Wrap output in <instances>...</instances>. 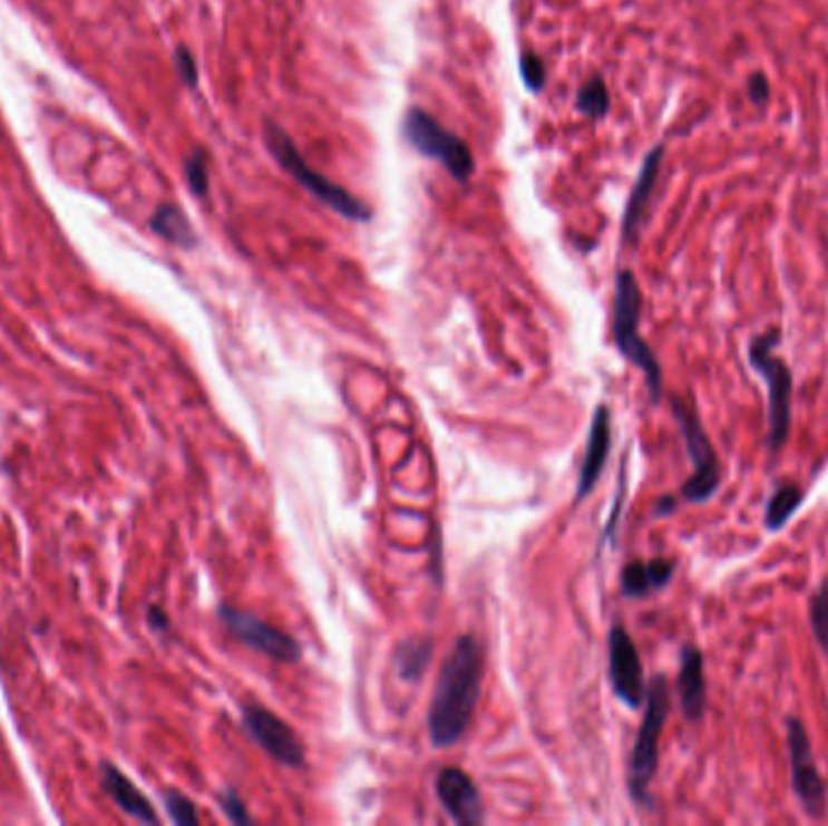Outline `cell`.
<instances>
[{
  "label": "cell",
  "instance_id": "obj_1",
  "mask_svg": "<svg viewBox=\"0 0 828 826\" xmlns=\"http://www.w3.org/2000/svg\"><path fill=\"white\" fill-rule=\"evenodd\" d=\"M483 648L475 635H460L441 664L427 716L429 741L437 749L458 745L470 730L483 693Z\"/></svg>",
  "mask_w": 828,
  "mask_h": 826
},
{
  "label": "cell",
  "instance_id": "obj_2",
  "mask_svg": "<svg viewBox=\"0 0 828 826\" xmlns=\"http://www.w3.org/2000/svg\"><path fill=\"white\" fill-rule=\"evenodd\" d=\"M780 330L768 328L749 344L751 369L763 378L768 388V451L776 456L790 437L792 427V371L776 354Z\"/></svg>",
  "mask_w": 828,
  "mask_h": 826
},
{
  "label": "cell",
  "instance_id": "obj_3",
  "mask_svg": "<svg viewBox=\"0 0 828 826\" xmlns=\"http://www.w3.org/2000/svg\"><path fill=\"white\" fill-rule=\"evenodd\" d=\"M640 313H642V293L637 279L630 270H623L615 279V299H613V338L621 354L635 363V367L647 378L652 402L662 400L664 373L652 347L642 340L640 334Z\"/></svg>",
  "mask_w": 828,
  "mask_h": 826
},
{
  "label": "cell",
  "instance_id": "obj_4",
  "mask_svg": "<svg viewBox=\"0 0 828 826\" xmlns=\"http://www.w3.org/2000/svg\"><path fill=\"white\" fill-rule=\"evenodd\" d=\"M671 712V689L666 677H654L647 683V698H644V716L635 737L633 754H630L627 788L640 807H652L650 786L659 768V739H662L664 725Z\"/></svg>",
  "mask_w": 828,
  "mask_h": 826
},
{
  "label": "cell",
  "instance_id": "obj_5",
  "mask_svg": "<svg viewBox=\"0 0 828 826\" xmlns=\"http://www.w3.org/2000/svg\"><path fill=\"white\" fill-rule=\"evenodd\" d=\"M671 408H673V417H676V422H679L688 458H691V464H693L691 478H688L681 487V497L685 502H695V504L710 502L714 495H718V489L722 485V466H720L718 451H714V446L703 427V419H700L698 408L693 402H688L683 398H673Z\"/></svg>",
  "mask_w": 828,
  "mask_h": 826
},
{
  "label": "cell",
  "instance_id": "obj_6",
  "mask_svg": "<svg viewBox=\"0 0 828 826\" xmlns=\"http://www.w3.org/2000/svg\"><path fill=\"white\" fill-rule=\"evenodd\" d=\"M266 144H270L279 165H282L286 173H291L293 179H296L299 185H303L308 192H311L315 200H320L322 204H328L330 208H334L337 214H342L344 218H352V221H369L371 218V208L363 204L361 200H357L354 194H349L344 187L334 185V182H330L328 177H322L318 171H313V167L303 161L299 148L293 146L291 138L282 129H279V126L266 124Z\"/></svg>",
  "mask_w": 828,
  "mask_h": 826
},
{
  "label": "cell",
  "instance_id": "obj_7",
  "mask_svg": "<svg viewBox=\"0 0 828 826\" xmlns=\"http://www.w3.org/2000/svg\"><path fill=\"white\" fill-rule=\"evenodd\" d=\"M405 138L412 148H417L422 156L439 161L448 173L456 179H468L475 171V161L470 148L460 142L456 134L427 115L425 109H410L405 117Z\"/></svg>",
  "mask_w": 828,
  "mask_h": 826
},
{
  "label": "cell",
  "instance_id": "obj_8",
  "mask_svg": "<svg viewBox=\"0 0 828 826\" xmlns=\"http://www.w3.org/2000/svg\"><path fill=\"white\" fill-rule=\"evenodd\" d=\"M785 739H788V754L792 766V790L797 803L802 805L805 815L811 819H824L828 809L826 780L819 771L817 756L811 749L807 727L799 718H785Z\"/></svg>",
  "mask_w": 828,
  "mask_h": 826
},
{
  "label": "cell",
  "instance_id": "obj_9",
  "mask_svg": "<svg viewBox=\"0 0 828 826\" xmlns=\"http://www.w3.org/2000/svg\"><path fill=\"white\" fill-rule=\"evenodd\" d=\"M218 619L226 625L228 633L241 640L245 648L255 650L264 657H272L276 662H299L301 660V645L284 630L270 625L266 621L257 619L247 611H241L235 606L223 604L218 609Z\"/></svg>",
  "mask_w": 828,
  "mask_h": 826
},
{
  "label": "cell",
  "instance_id": "obj_10",
  "mask_svg": "<svg viewBox=\"0 0 828 826\" xmlns=\"http://www.w3.org/2000/svg\"><path fill=\"white\" fill-rule=\"evenodd\" d=\"M608 679L613 693L621 698L627 708H642L647 698V681L633 635L615 623L608 633Z\"/></svg>",
  "mask_w": 828,
  "mask_h": 826
},
{
  "label": "cell",
  "instance_id": "obj_11",
  "mask_svg": "<svg viewBox=\"0 0 828 826\" xmlns=\"http://www.w3.org/2000/svg\"><path fill=\"white\" fill-rule=\"evenodd\" d=\"M243 725L247 735L255 739L272 759L289 768H303L305 749L301 745V739L282 718L274 716L272 710H266L264 706L257 703H250L243 708Z\"/></svg>",
  "mask_w": 828,
  "mask_h": 826
},
{
  "label": "cell",
  "instance_id": "obj_12",
  "mask_svg": "<svg viewBox=\"0 0 828 826\" xmlns=\"http://www.w3.org/2000/svg\"><path fill=\"white\" fill-rule=\"evenodd\" d=\"M437 797L444 805L446 815L456 824L475 826L485 822L480 790H477L475 780L466 771H460V768L456 766L441 768L437 776Z\"/></svg>",
  "mask_w": 828,
  "mask_h": 826
},
{
  "label": "cell",
  "instance_id": "obj_13",
  "mask_svg": "<svg viewBox=\"0 0 828 826\" xmlns=\"http://www.w3.org/2000/svg\"><path fill=\"white\" fill-rule=\"evenodd\" d=\"M676 691H679V703H681V710H683V718L688 722L703 720L705 710H708V683H705L703 652H700L695 645H683L681 648Z\"/></svg>",
  "mask_w": 828,
  "mask_h": 826
},
{
  "label": "cell",
  "instance_id": "obj_14",
  "mask_svg": "<svg viewBox=\"0 0 828 826\" xmlns=\"http://www.w3.org/2000/svg\"><path fill=\"white\" fill-rule=\"evenodd\" d=\"M611 454V410L606 405H598L592 427H588V441H586V454L582 460L579 470V483H577V502L588 497V493L596 487L606 460Z\"/></svg>",
  "mask_w": 828,
  "mask_h": 826
},
{
  "label": "cell",
  "instance_id": "obj_15",
  "mask_svg": "<svg viewBox=\"0 0 828 826\" xmlns=\"http://www.w3.org/2000/svg\"><path fill=\"white\" fill-rule=\"evenodd\" d=\"M662 153H664L662 146H656L642 163V171L637 175L633 194H630V202L625 206V218H623V241L625 243L637 241L640 229L644 223V214H647V206L652 202V194H654V187H656L659 167H662Z\"/></svg>",
  "mask_w": 828,
  "mask_h": 826
},
{
  "label": "cell",
  "instance_id": "obj_16",
  "mask_svg": "<svg viewBox=\"0 0 828 826\" xmlns=\"http://www.w3.org/2000/svg\"><path fill=\"white\" fill-rule=\"evenodd\" d=\"M673 572H676V560L671 557H652L647 563L633 560L623 567L621 590L627 599H642L652 592H662L671 584Z\"/></svg>",
  "mask_w": 828,
  "mask_h": 826
},
{
  "label": "cell",
  "instance_id": "obj_17",
  "mask_svg": "<svg viewBox=\"0 0 828 826\" xmlns=\"http://www.w3.org/2000/svg\"><path fill=\"white\" fill-rule=\"evenodd\" d=\"M100 778H103L105 793L117 803V807L124 812V815H129L144 824H158V815H156V809H153L148 797L138 790L115 764H103Z\"/></svg>",
  "mask_w": 828,
  "mask_h": 826
},
{
  "label": "cell",
  "instance_id": "obj_18",
  "mask_svg": "<svg viewBox=\"0 0 828 826\" xmlns=\"http://www.w3.org/2000/svg\"><path fill=\"white\" fill-rule=\"evenodd\" d=\"M150 229L156 231L163 237V241H167L171 245L185 247V250L196 245V235H194L189 218L175 204H160L156 212H153Z\"/></svg>",
  "mask_w": 828,
  "mask_h": 826
},
{
  "label": "cell",
  "instance_id": "obj_19",
  "mask_svg": "<svg viewBox=\"0 0 828 826\" xmlns=\"http://www.w3.org/2000/svg\"><path fill=\"white\" fill-rule=\"evenodd\" d=\"M431 652H434V640L431 638H410L400 642L396 648V671L402 681H419L425 677V671L431 662Z\"/></svg>",
  "mask_w": 828,
  "mask_h": 826
},
{
  "label": "cell",
  "instance_id": "obj_20",
  "mask_svg": "<svg viewBox=\"0 0 828 826\" xmlns=\"http://www.w3.org/2000/svg\"><path fill=\"white\" fill-rule=\"evenodd\" d=\"M805 502V489L799 487L797 483H780L773 495L768 497V504H766V528L768 531H782L785 526L790 524L792 516L797 514V509L802 507Z\"/></svg>",
  "mask_w": 828,
  "mask_h": 826
},
{
  "label": "cell",
  "instance_id": "obj_21",
  "mask_svg": "<svg viewBox=\"0 0 828 826\" xmlns=\"http://www.w3.org/2000/svg\"><path fill=\"white\" fill-rule=\"evenodd\" d=\"M809 625L814 640L821 648L824 657L828 660V577L819 584V590L809 599Z\"/></svg>",
  "mask_w": 828,
  "mask_h": 826
},
{
  "label": "cell",
  "instance_id": "obj_22",
  "mask_svg": "<svg viewBox=\"0 0 828 826\" xmlns=\"http://www.w3.org/2000/svg\"><path fill=\"white\" fill-rule=\"evenodd\" d=\"M577 107L584 111L586 117L601 119L608 111V88L598 76L584 82V88L577 95Z\"/></svg>",
  "mask_w": 828,
  "mask_h": 826
},
{
  "label": "cell",
  "instance_id": "obj_23",
  "mask_svg": "<svg viewBox=\"0 0 828 826\" xmlns=\"http://www.w3.org/2000/svg\"><path fill=\"white\" fill-rule=\"evenodd\" d=\"M163 803H165V809H167V817H171L175 824H179V826H196V824H199V815H196V807L187 795H182L177 790H165Z\"/></svg>",
  "mask_w": 828,
  "mask_h": 826
},
{
  "label": "cell",
  "instance_id": "obj_24",
  "mask_svg": "<svg viewBox=\"0 0 828 826\" xmlns=\"http://www.w3.org/2000/svg\"><path fill=\"white\" fill-rule=\"evenodd\" d=\"M185 177L189 190L196 197H206L208 194V163L202 150H194L185 161Z\"/></svg>",
  "mask_w": 828,
  "mask_h": 826
},
{
  "label": "cell",
  "instance_id": "obj_25",
  "mask_svg": "<svg viewBox=\"0 0 828 826\" xmlns=\"http://www.w3.org/2000/svg\"><path fill=\"white\" fill-rule=\"evenodd\" d=\"M221 809L226 812V817L233 824H252V817L247 815L245 803L241 800V795H237L233 788L221 793Z\"/></svg>",
  "mask_w": 828,
  "mask_h": 826
},
{
  "label": "cell",
  "instance_id": "obj_26",
  "mask_svg": "<svg viewBox=\"0 0 828 826\" xmlns=\"http://www.w3.org/2000/svg\"><path fill=\"white\" fill-rule=\"evenodd\" d=\"M175 68H177V76L182 78L185 86H189V88L196 86V80H199V68H196L194 56L187 47L175 49Z\"/></svg>",
  "mask_w": 828,
  "mask_h": 826
},
{
  "label": "cell",
  "instance_id": "obj_27",
  "mask_svg": "<svg viewBox=\"0 0 828 826\" xmlns=\"http://www.w3.org/2000/svg\"><path fill=\"white\" fill-rule=\"evenodd\" d=\"M522 78L530 90H540L545 86V66L540 64L538 56L524 54L522 56Z\"/></svg>",
  "mask_w": 828,
  "mask_h": 826
},
{
  "label": "cell",
  "instance_id": "obj_28",
  "mask_svg": "<svg viewBox=\"0 0 828 826\" xmlns=\"http://www.w3.org/2000/svg\"><path fill=\"white\" fill-rule=\"evenodd\" d=\"M749 95H751V100H753L756 105H763V103L768 100L770 86H768V80H766L761 74L751 78V82H749Z\"/></svg>",
  "mask_w": 828,
  "mask_h": 826
},
{
  "label": "cell",
  "instance_id": "obj_29",
  "mask_svg": "<svg viewBox=\"0 0 828 826\" xmlns=\"http://www.w3.org/2000/svg\"><path fill=\"white\" fill-rule=\"evenodd\" d=\"M148 625L156 630V633H165L167 628H171V621H167V615L163 613V609L158 606H150L148 609Z\"/></svg>",
  "mask_w": 828,
  "mask_h": 826
},
{
  "label": "cell",
  "instance_id": "obj_30",
  "mask_svg": "<svg viewBox=\"0 0 828 826\" xmlns=\"http://www.w3.org/2000/svg\"><path fill=\"white\" fill-rule=\"evenodd\" d=\"M676 507H679V499L673 497V495H664V497H659L656 507H654V514L656 516H669V514L676 512Z\"/></svg>",
  "mask_w": 828,
  "mask_h": 826
}]
</instances>
